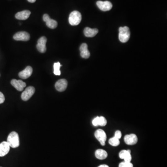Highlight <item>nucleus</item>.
I'll return each mask as SVG.
<instances>
[{
	"label": "nucleus",
	"instance_id": "nucleus-18",
	"mask_svg": "<svg viewBox=\"0 0 167 167\" xmlns=\"http://www.w3.org/2000/svg\"><path fill=\"white\" fill-rule=\"evenodd\" d=\"M99 32V30L97 29H92L87 27L84 29V33L85 36L87 37H94Z\"/></svg>",
	"mask_w": 167,
	"mask_h": 167
},
{
	"label": "nucleus",
	"instance_id": "nucleus-1",
	"mask_svg": "<svg viewBox=\"0 0 167 167\" xmlns=\"http://www.w3.org/2000/svg\"><path fill=\"white\" fill-rule=\"evenodd\" d=\"M7 142L10 147L17 148L20 145L19 137L18 134L15 131L11 132L7 137Z\"/></svg>",
	"mask_w": 167,
	"mask_h": 167
},
{
	"label": "nucleus",
	"instance_id": "nucleus-26",
	"mask_svg": "<svg viewBox=\"0 0 167 167\" xmlns=\"http://www.w3.org/2000/svg\"><path fill=\"white\" fill-rule=\"evenodd\" d=\"M92 125L95 126H98V116L96 117V118H94L92 120Z\"/></svg>",
	"mask_w": 167,
	"mask_h": 167
},
{
	"label": "nucleus",
	"instance_id": "nucleus-15",
	"mask_svg": "<svg viewBox=\"0 0 167 167\" xmlns=\"http://www.w3.org/2000/svg\"><path fill=\"white\" fill-rule=\"evenodd\" d=\"M119 156L121 159H124L125 162H130L132 159L130 151V150H123L121 151L119 153Z\"/></svg>",
	"mask_w": 167,
	"mask_h": 167
},
{
	"label": "nucleus",
	"instance_id": "nucleus-16",
	"mask_svg": "<svg viewBox=\"0 0 167 167\" xmlns=\"http://www.w3.org/2000/svg\"><path fill=\"white\" fill-rule=\"evenodd\" d=\"M81 55L83 58L88 59L90 56V53L88 49V46L86 43L82 44L80 46Z\"/></svg>",
	"mask_w": 167,
	"mask_h": 167
},
{
	"label": "nucleus",
	"instance_id": "nucleus-14",
	"mask_svg": "<svg viewBox=\"0 0 167 167\" xmlns=\"http://www.w3.org/2000/svg\"><path fill=\"white\" fill-rule=\"evenodd\" d=\"M33 73V68L30 66L27 67L25 69L19 73V76L22 79H27L31 76Z\"/></svg>",
	"mask_w": 167,
	"mask_h": 167
},
{
	"label": "nucleus",
	"instance_id": "nucleus-21",
	"mask_svg": "<svg viewBox=\"0 0 167 167\" xmlns=\"http://www.w3.org/2000/svg\"><path fill=\"white\" fill-rule=\"evenodd\" d=\"M109 143L112 146H115H115H117L119 145V143H120V141H119V139L114 137L109 139Z\"/></svg>",
	"mask_w": 167,
	"mask_h": 167
},
{
	"label": "nucleus",
	"instance_id": "nucleus-2",
	"mask_svg": "<svg viewBox=\"0 0 167 167\" xmlns=\"http://www.w3.org/2000/svg\"><path fill=\"white\" fill-rule=\"evenodd\" d=\"M130 33L129 28L126 26L119 29V39L121 42L125 43L129 40Z\"/></svg>",
	"mask_w": 167,
	"mask_h": 167
},
{
	"label": "nucleus",
	"instance_id": "nucleus-29",
	"mask_svg": "<svg viewBox=\"0 0 167 167\" xmlns=\"http://www.w3.org/2000/svg\"></svg>",
	"mask_w": 167,
	"mask_h": 167
},
{
	"label": "nucleus",
	"instance_id": "nucleus-8",
	"mask_svg": "<svg viewBox=\"0 0 167 167\" xmlns=\"http://www.w3.org/2000/svg\"><path fill=\"white\" fill-rule=\"evenodd\" d=\"M14 40L17 41H28L30 39V35L25 31L19 32L16 33L13 37Z\"/></svg>",
	"mask_w": 167,
	"mask_h": 167
},
{
	"label": "nucleus",
	"instance_id": "nucleus-11",
	"mask_svg": "<svg viewBox=\"0 0 167 167\" xmlns=\"http://www.w3.org/2000/svg\"><path fill=\"white\" fill-rule=\"evenodd\" d=\"M68 81L65 79L59 80L55 85L56 89L59 91H63L66 90L68 86Z\"/></svg>",
	"mask_w": 167,
	"mask_h": 167
},
{
	"label": "nucleus",
	"instance_id": "nucleus-27",
	"mask_svg": "<svg viewBox=\"0 0 167 167\" xmlns=\"http://www.w3.org/2000/svg\"><path fill=\"white\" fill-rule=\"evenodd\" d=\"M28 1H29V2L33 3L34 2H35V1H36V0H28Z\"/></svg>",
	"mask_w": 167,
	"mask_h": 167
},
{
	"label": "nucleus",
	"instance_id": "nucleus-5",
	"mask_svg": "<svg viewBox=\"0 0 167 167\" xmlns=\"http://www.w3.org/2000/svg\"><path fill=\"white\" fill-rule=\"evenodd\" d=\"M34 92H35V88L33 86L28 87L21 94V99L25 101L29 100L33 95Z\"/></svg>",
	"mask_w": 167,
	"mask_h": 167
},
{
	"label": "nucleus",
	"instance_id": "nucleus-12",
	"mask_svg": "<svg viewBox=\"0 0 167 167\" xmlns=\"http://www.w3.org/2000/svg\"><path fill=\"white\" fill-rule=\"evenodd\" d=\"M10 150V146L7 142H2L0 143V157H2L7 154Z\"/></svg>",
	"mask_w": 167,
	"mask_h": 167
},
{
	"label": "nucleus",
	"instance_id": "nucleus-23",
	"mask_svg": "<svg viewBox=\"0 0 167 167\" xmlns=\"http://www.w3.org/2000/svg\"><path fill=\"white\" fill-rule=\"evenodd\" d=\"M119 167H133V165L130 162H125L120 163Z\"/></svg>",
	"mask_w": 167,
	"mask_h": 167
},
{
	"label": "nucleus",
	"instance_id": "nucleus-22",
	"mask_svg": "<svg viewBox=\"0 0 167 167\" xmlns=\"http://www.w3.org/2000/svg\"><path fill=\"white\" fill-rule=\"evenodd\" d=\"M107 124V120L103 116H98V125L104 126Z\"/></svg>",
	"mask_w": 167,
	"mask_h": 167
},
{
	"label": "nucleus",
	"instance_id": "nucleus-10",
	"mask_svg": "<svg viewBox=\"0 0 167 167\" xmlns=\"http://www.w3.org/2000/svg\"><path fill=\"white\" fill-rule=\"evenodd\" d=\"M124 140L127 145H132L136 144L138 143V138L135 134H131L126 135L124 138Z\"/></svg>",
	"mask_w": 167,
	"mask_h": 167
},
{
	"label": "nucleus",
	"instance_id": "nucleus-13",
	"mask_svg": "<svg viewBox=\"0 0 167 167\" xmlns=\"http://www.w3.org/2000/svg\"><path fill=\"white\" fill-rule=\"evenodd\" d=\"M11 84L12 86L19 91H22L23 90V89L26 86V84L21 80L14 79L11 81Z\"/></svg>",
	"mask_w": 167,
	"mask_h": 167
},
{
	"label": "nucleus",
	"instance_id": "nucleus-3",
	"mask_svg": "<svg viewBox=\"0 0 167 167\" xmlns=\"http://www.w3.org/2000/svg\"><path fill=\"white\" fill-rule=\"evenodd\" d=\"M82 16L81 13L78 11H73L70 14L69 22L72 26H77L81 23Z\"/></svg>",
	"mask_w": 167,
	"mask_h": 167
},
{
	"label": "nucleus",
	"instance_id": "nucleus-28",
	"mask_svg": "<svg viewBox=\"0 0 167 167\" xmlns=\"http://www.w3.org/2000/svg\"><path fill=\"white\" fill-rule=\"evenodd\" d=\"M98 167H109L107 165H100Z\"/></svg>",
	"mask_w": 167,
	"mask_h": 167
},
{
	"label": "nucleus",
	"instance_id": "nucleus-17",
	"mask_svg": "<svg viewBox=\"0 0 167 167\" xmlns=\"http://www.w3.org/2000/svg\"><path fill=\"white\" fill-rule=\"evenodd\" d=\"M30 15V11L26 10L18 12L17 14H16L15 16L17 19L20 20H25L29 18Z\"/></svg>",
	"mask_w": 167,
	"mask_h": 167
},
{
	"label": "nucleus",
	"instance_id": "nucleus-19",
	"mask_svg": "<svg viewBox=\"0 0 167 167\" xmlns=\"http://www.w3.org/2000/svg\"><path fill=\"white\" fill-rule=\"evenodd\" d=\"M95 156L96 158L99 160H103L107 158L108 154L106 151L102 149L97 150L95 152Z\"/></svg>",
	"mask_w": 167,
	"mask_h": 167
},
{
	"label": "nucleus",
	"instance_id": "nucleus-6",
	"mask_svg": "<svg viewBox=\"0 0 167 167\" xmlns=\"http://www.w3.org/2000/svg\"><path fill=\"white\" fill-rule=\"evenodd\" d=\"M98 7L103 11H109L112 7V4L109 1H99L96 3Z\"/></svg>",
	"mask_w": 167,
	"mask_h": 167
},
{
	"label": "nucleus",
	"instance_id": "nucleus-20",
	"mask_svg": "<svg viewBox=\"0 0 167 167\" xmlns=\"http://www.w3.org/2000/svg\"><path fill=\"white\" fill-rule=\"evenodd\" d=\"M62 65H60L59 62H56V63H54V74L56 75H60L61 74V72L60 71V68Z\"/></svg>",
	"mask_w": 167,
	"mask_h": 167
},
{
	"label": "nucleus",
	"instance_id": "nucleus-24",
	"mask_svg": "<svg viewBox=\"0 0 167 167\" xmlns=\"http://www.w3.org/2000/svg\"><path fill=\"white\" fill-rule=\"evenodd\" d=\"M121 137H122V133L121 131L120 130H116L115 133L114 137L119 139L121 138Z\"/></svg>",
	"mask_w": 167,
	"mask_h": 167
},
{
	"label": "nucleus",
	"instance_id": "nucleus-7",
	"mask_svg": "<svg viewBox=\"0 0 167 167\" xmlns=\"http://www.w3.org/2000/svg\"><path fill=\"white\" fill-rule=\"evenodd\" d=\"M46 42H47V39L44 36L41 37L38 40L36 47L39 52L42 53H45L46 50Z\"/></svg>",
	"mask_w": 167,
	"mask_h": 167
},
{
	"label": "nucleus",
	"instance_id": "nucleus-4",
	"mask_svg": "<svg viewBox=\"0 0 167 167\" xmlns=\"http://www.w3.org/2000/svg\"><path fill=\"white\" fill-rule=\"evenodd\" d=\"M94 135H95V138L99 142L101 145L104 146L105 144L106 139H107V136L104 130L101 129L97 130L95 131Z\"/></svg>",
	"mask_w": 167,
	"mask_h": 167
},
{
	"label": "nucleus",
	"instance_id": "nucleus-25",
	"mask_svg": "<svg viewBox=\"0 0 167 167\" xmlns=\"http://www.w3.org/2000/svg\"><path fill=\"white\" fill-rule=\"evenodd\" d=\"M5 101V97L3 94L0 91V104L2 103Z\"/></svg>",
	"mask_w": 167,
	"mask_h": 167
},
{
	"label": "nucleus",
	"instance_id": "nucleus-9",
	"mask_svg": "<svg viewBox=\"0 0 167 167\" xmlns=\"http://www.w3.org/2000/svg\"><path fill=\"white\" fill-rule=\"evenodd\" d=\"M43 20L46 23V26L50 29H55L57 27V22L56 20L50 18L47 14L44 15Z\"/></svg>",
	"mask_w": 167,
	"mask_h": 167
}]
</instances>
